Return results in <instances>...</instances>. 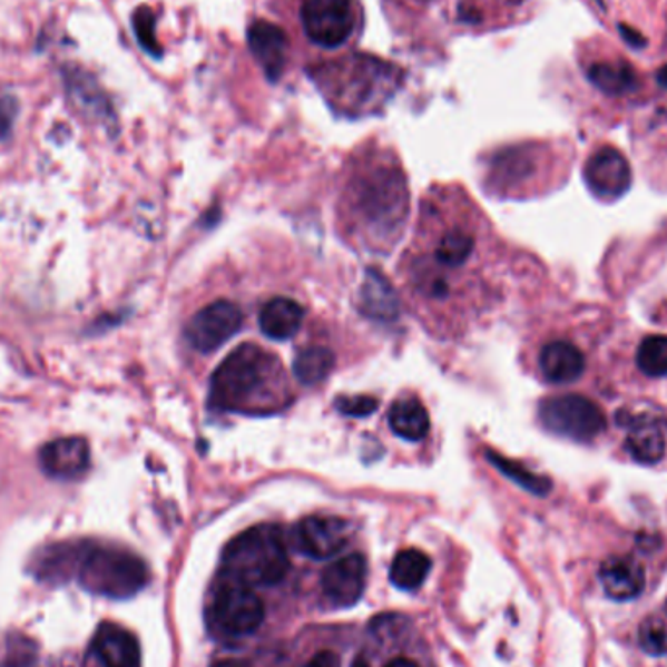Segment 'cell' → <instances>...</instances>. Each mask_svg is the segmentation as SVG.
Instances as JSON below:
<instances>
[{
    "mask_svg": "<svg viewBox=\"0 0 667 667\" xmlns=\"http://www.w3.org/2000/svg\"><path fill=\"white\" fill-rule=\"evenodd\" d=\"M282 370L275 355L254 344L236 347L213 371L209 404L225 412L274 409Z\"/></svg>",
    "mask_w": 667,
    "mask_h": 667,
    "instance_id": "6da1fadb",
    "label": "cell"
},
{
    "mask_svg": "<svg viewBox=\"0 0 667 667\" xmlns=\"http://www.w3.org/2000/svg\"><path fill=\"white\" fill-rule=\"evenodd\" d=\"M350 209L375 241H393L409 217V188L393 165L371 166L350 186Z\"/></svg>",
    "mask_w": 667,
    "mask_h": 667,
    "instance_id": "7a4b0ae2",
    "label": "cell"
},
{
    "mask_svg": "<svg viewBox=\"0 0 667 667\" xmlns=\"http://www.w3.org/2000/svg\"><path fill=\"white\" fill-rule=\"evenodd\" d=\"M228 580L244 586H274L287 576L290 557L285 539L275 526H256L236 534L223 552Z\"/></svg>",
    "mask_w": 667,
    "mask_h": 667,
    "instance_id": "3957f363",
    "label": "cell"
},
{
    "mask_svg": "<svg viewBox=\"0 0 667 667\" xmlns=\"http://www.w3.org/2000/svg\"><path fill=\"white\" fill-rule=\"evenodd\" d=\"M77 580L96 596L127 599L147 586L149 570L141 558L129 550L88 542Z\"/></svg>",
    "mask_w": 667,
    "mask_h": 667,
    "instance_id": "277c9868",
    "label": "cell"
},
{
    "mask_svg": "<svg viewBox=\"0 0 667 667\" xmlns=\"http://www.w3.org/2000/svg\"><path fill=\"white\" fill-rule=\"evenodd\" d=\"M539 418L549 432L572 441L596 440L605 430L604 410L581 394H562L541 402Z\"/></svg>",
    "mask_w": 667,
    "mask_h": 667,
    "instance_id": "5b68a950",
    "label": "cell"
},
{
    "mask_svg": "<svg viewBox=\"0 0 667 667\" xmlns=\"http://www.w3.org/2000/svg\"><path fill=\"white\" fill-rule=\"evenodd\" d=\"M264 617L266 609L262 599L244 583L228 580L213 597L212 620L223 635H252L264 622Z\"/></svg>",
    "mask_w": 667,
    "mask_h": 667,
    "instance_id": "8992f818",
    "label": "cell"
},
{
    "mask_svg": "<svg viewBox=\"0 0 667 667\" xmlns=\"http://www.w3.org/2000/svg\"><path fill=\"white\" fill-rule=\"evenodd\" d=\"M301 20L306 36L322 48H339L354 32L352 0H305Z\"/></svg>",
    "mask_w": 667,
    "mask_h": 667,
    "instance_id": "52a82bcc",
    "label": "cell"
},
{
    "mask_svg": "<svg viewBox=\"0 0 667 667\" xmlns=\"http://www.w3.org/2000/svg\"><path fill=\"white\" fill-rule=\"evenodd\" d=\"M243 326V313L230 301H215L194 314L186 326L189 346L202 354H212L235 336Z\"/></svg>",
    "mask_w": 667,
    "mask_h": 667,
    "instance_id": "ba28073f",
    "label": "cell"
},
{
    "mask_svg": "<svg viewBox=\"0 0 667 667\" xmlns=\"http://www.w3.org/2000/svg\"><path fill=\"white\" fill-rule=\"evenodd\" d=\"M583 178L594 196L612 202L627 194L632 184V170L622 153L604 147L588 158L583 166Z\"/></svg>",
    "mask_w": 667,
    "mask_h": 667,
    "instance_id": "9c48e42d",
    "label": "cell"
},
{
    "mask_svg": "<svg viewBox=\"0 0 667 667\" xmlns=\"http://www.w3.org/2000/svg\"><path fill=\"white\" fill-rule=\"evenodd\" d=\"M85 667H141V646L127 628L102 622L92 636Z\"/></svg>",
    "mask_w": 667,
    "mask_h": 667,
    "instance_id": "30bf717a",
    "label": "cell"
},
{
    "mask_svg": "<svg viewBox=\"0 0 667 667\" xmlns=\"http://www.w3.org/2000/svg\"><path fill=\"white\" fill-rule=\"evenodd\" d=\"M322 594L334 607H352L362 599L367 583V562L360 552L340 558L322 572Z\"/></svg>",
    "mask_w": 667,
    "mask_h": 667,
    "instance_id": "8fae6325",
    "label": "cell"
},
{
    "mask_svg": "<svg viewBox=\"0 0 667 667\" xmlns=\"http://www.w3.org/2000/svg\"><path fill=\"white\" fill-rule=\"evenodd\" d=\"M352 527L334 516H308L297 526L298 549L306 557L326 560L346 547Z\"/></svg>",
    "mask_w": 667,
    "mask_h": 667,
    "instance_id": "7c38bea8",
    "label": "cell"
},
{
    "mask_svg": "<svg viewBox=\"0 0 667 667\" xmlns=\"http://www.w3.org/2000/svg\"><path fill=\"white\" fill-rule=\"evenodd\" d=\"M88 542H57L51 547L41 549L32 558L33 576L46 583H65L71 578H77L80 560L85 557Z\"/></svg>",
    "mask_w": 667,
    "mask_h": 667,
    "instance_id": "4fadbf2b",
    "label": "cell"
},
{
    "mask_svg": "<svg viewBox=\"0 0 667 667\" xmlns=\"http://www.w3.org/2000/svg\"><path fill=\"white\" fill-rule=\"evenodd\" d=\"M40 463L56 479H79L90 469V448L82 438H61L41 449Z\"/></svg>",
    "mask_w": 667,
    "mask_h": 667,
    "instance_id": "5bb4252c",
    "label": "cell"
},
{
    "mask_svg": "<svg viewBox=\"0 0 667 667\" xmlns=\"http://www.w3.org/2000/svg\"><path fill=\"white\" fill-rule=\"evenodd\" d=\"M248 46L267 77L279 79L287 61V36L282 28L266 20L254 22L248 30Z\"/></svg>",
    "mask_w": 667,
    "mask_h": 667,
    "instance_id": "9a60e30c",
    "label": "cell"
},
{
    "mask_svg": "<svg viewBox=\"0 0 667 667\" xmlns=\"http://www.w3.org/2000/svg\"><path fill=\"white\" fill-rule=\"evenodd\" d=\"M599 581L605 594L615 601H630L640 596L646 586L644 566L632 557L607 558L599 568Z\"/></svg>",
    "mask_w": 667,
    "mask_h": 667,
    "instance_id": "2e32d148",
    "label": "cell"
},
{
    "mask_svg": "<svg viewBox=\"0 0 667 667\" xmlns=\"http://www.w3.org/2000/svg\"><path fill=\"white\" fill-rule=\"evenodd\" d=\"M539 365H541L542 375L547 381L557 383V385H566V383H573L576 379L581 377V373L586 370V360L573 344L558 340V342H550L542 347Z\"/></svg>",
    "mask_w": 667,
    "mask_h": 667,
    "instance_id": "e0dca14e",
    "label": "cell"
},
{
    "mask_svg": "<svg viewBox=\"0 0 667 667\" xmlns=\"http://www.w3.org/2000/svg\"><path fill=\"white\" fill-rule=\"evenodd\" d=\"M303 306L287 297H274L259 311V328L267 339L290 340L297 334L303 324Z\"/></svg>",
    "mask_w": 667,
    "mask_h": 667,
    "instance_id": "ac0fdd59",
    "label": "cell"
},
{
    "mask_svg": "<svg viewBox=\"0 0 667 667\" xmlns=\"http://www.w3.org/2000/svg\"><path fill=\"white\" fill-rule=\"evenodd\" d=\"M474 254V236L463 225L443 228L440 238L433 244L432 258L435 266L451 272L464 266Z\"/></svg>",
    "mask_w": 667,
    "mask_h": 667,
    "instance_id": "d6986e66",
    "label": "cell"
},
{
    "mask_svg": "<svg viewBox=\"0 0 667 667\" xmlns=\"http://www.w3.org/2000/svg\"><path fill=\"white\" fill-rule=\"evenodd\" d=\"M628 455L643 464H654L666 455V435L656 422L632 420L625 441Z\"/></svg>",
    "mask_w": 667,
    "mask_h": 667,
    "instance_id": "ffe728a7",
    "label": "cell"
},
{
    "mask_svg": "<svg viewBox=\"0 0 667 667\" xmlns=\"http://www.w3.org/2000/svg\"><path fill=\"white\" fill-rule=\"evenodd\" d=\"M362 311L375 321H394L399 316V301L391 283L377 269L365 274L362 287Z\"/></svg>",
    "mask_w": 667,
    "mask_h": 667,
    "instance_id": "44dd1931",
    "label": "cell"
},
{
    "mask_svg": "<svg viewBox=\"0 0 667 667\" xmlns=\"http://www.w3.org/2000/svg\"><path fill=\"white\" fill-rule=\"evenodd\" d=\"M389 425L399 438L406 441H422L430 432V416L424 404L410 396L394 402L389 410Z\"/></svg>",
    "mask_w": 667,
    "mask_h": 667,
    "instance_id": "7402d4cb",
    "label": "cell"
},
{
    "mask_svg": "<svg viewBox=\"0 0 667 667\" xmlns=\"http://www.w3.org/2000/svg\"><path fill=\"white\" fill-rule=\"evenodd\" d=\"M432 570L430 557L418 549L401 550L391 565V581L393 586L404 591H414L424 583Z\"/></svg>",
    "mask_w": 667,
    "mask_h": 667,
    "instance_id": "603a6c76",
    "label": "cell"
},
{
    "mask_svg": "<svg viewBox=\"0 0 667 667\" xmlns=\"http://www.w3.org/2000/svg\"><path fill=\"white\" fill-rule=\"evenodd\" d=\"M588 77L591 85L599 88L605 95H627L638 87L635 69L627 63L591 65Z\"/></svg>",
    "mask_w": 667,
    "mask_h": 667,
    "instance_id": "cb8c5ba5",
    "label": "cell"
},
{
    "mask_svg": "<svg viewBox=\"0 0 667 667\" xmlns=\"http://www.w3.org/2000/svg\"><path fill=\"white\" fill-rule=\"evenodd\" d=\"M334 370V354L328 347L313 346L298 352L293 362V373L303 385H318Z\"/></svg>",
    "mask_w": 667,
    "mask_h": 667,
    "instance_id": "d4e9b609",
    "label": "cell"
},
{
    "mask_svg": "<svg viewBox=\"0 0 667 667\" xmlns=\"http://www.w3.org/2000/svg\"><path fill=\"white\" fill-rule=\"evenodd\" d=\"M488 461L494 464L498 471L503 472L508 479L513 480L518 487L523 488L527 492L537 496H547L550 490V482L547 479H542L539 474L526 469L523 464L513 463L506 457L498 455L494 451H487Z\"/></svg>",
    "mask_w": 667,
    "mask_h": 667,
    "instance_id": "484cf974",
    "label": "cell"
},
{
    "mask_svg": "<svg viewBox=\"0 0 667 667\" xmlns=\"http://www.w3.org/2000/svg\"><path fill=\"white\" fill-rule=\"evenodd\" d=\"M636 363L648 377H666L667 375V336H650L644 340Z\"/></svg>",
    "mask_w": 667,
    "mask_h": 667,
    "instance_id": "4316f807",
    "label": "cell"
},
{
    "mask_svg": "<svg viewBox=\"0 0 667 667\" xmlns=\"http://www.w3.org/2000/svg\"><path fill=\"white\" fill-rule=\"evenodd\" d=\"M638 644L650 656L667 654V611L651 612L638 628Z\"/></svg>",
    "mask_w": 667,
    "mask_h": 667,
    "instance_id": "83f0119b",
    "label": "cell"
},
{
    "mask_svg": "<svg viewBox=\"0 0 667 667\" xmlns=\"http://www.w3.org/2000/svg\"><path fill=\"white\" fill-rule=\"evenodd\" d=\"M134 28L137 40L149 56H163V49L158 46L157 36H155V14L149 9L143 7L135 12Z\"/></svg>",
    "mask_w": 667,
    "mask_h": 667,
    "instance_id": "f1b7e54d",
    "label": "cell"
},
{
    "mask_svg": "<svg viewBox=\"0 0 667 667\" xmlns=\"http://www.w3.org/2000/svg\"><path fill=\"white\" fill-rule=\"evenodd\" d=\"M336 409L344 416H371L379 409V402L371 396H342L336 401Z\"/></svg>",
    "mask_w": 667,
    "mask_h": 667,
    "instance_id": "f546056e",
    "label": "cell"
},
{
    "mask_svg": "<svg viewBox=\"0 0 667 667\" xmlns=\"http://www.w3.org/2000/svg\"><path fill=\"white\" fill-rule=\"evenodd\" d=\"M14 108L17 104L12 102V98H2L0 100V137L9 134L12 119H14Z\"/></svg>",
    "mask_w": 667,
    "mask_h": 667,
    "instance_id": "4dcf8cb0",
    "label": "cell"
},
{
    "mask_svg": "<svg viewBox=\"0 0 667 667\" xmlns=\"http://www.w3.org/2000/svg\"><path fill=\"white\" fill-rule=\"evenodd\" d=\"M305 667H342L340 666V658L336 651L321 650L318 654H314L313 658L308 659V664Z\"/></svg>",
    "mask_w": 667,
    "mask_h": 667,
    "instance_id": "1f68e13d",
    "label": "cell"
},
{
    "mask_svg": "<svg viewBox=\"0 0 667 667\" xmlns=\"http://www.w3.org/2000/svg\"><path fill=\"white\" fill-rule=\"evenodd\" d=\"M212 667H252L251 664H246L243 659L228 658V659H219V661H215Z\"/></svg>",
    "mask_w": 667,
    "mask_h": 667,
    "instance_id": "d6a6232c",
    "label": "cell"
},
{
    "mask_svg": "<svg viewBox=\"0 0 667 667\" xmlns=\"http://www.w3.org/2000/svg\"><path fill=\"white\" fill-rule=\"evenodd\" d=\"M385 667H420V666H418L416 661H412V659H409V658H394V659H391V661H389V664H386Z\"/></svg>",
    "mask_w": 667,
    "mask_h": 667,
    "instance_id": "836d02e7",
    "label": "cell"
},
{
    "mask_svg": "<svg viewBox=\"0 0 667 667\" xmlns=\"http://www.w3.org/2000/svg\"><path fill=\"white\" fill-rule=\"evenodd\" d=\"M658 80L661 87L667 88V65L658 72Z\"/></svg>",
    "mask_w": 667,
    "mask_h": 667,
    "instance_id": "e575fe53",
    "label": "cell"
},
{
    "mask_svg": "<svg viewBox=\"0 0 667 667\" xmlns=\"http://www.w3.org/2000/svg\"><path fill=\"white\" fill-rule=\"evenodd\" d=\"M352 667H370V664L365 661V658H355Z\"/></svg>",
    "mask_w": 667,
    "mask_h": 667,
    "instance_id": "d590c367",
    "label": "cell"
},
{
    "mask_svg": "<svg viewBox=\"0 0 667 667\" xmlns=\"http://www.w3.org/2000/svg\"><path fill=\"white\" fill-rule=\"evenodd\" d=\"M510 2H521V0H510Z\"/></svg>",
    "mask_w": 667,
    "mask_h": 667,
    "instance_id": "8d00e7d4",
    "label": "cell"
}]
</instances>
